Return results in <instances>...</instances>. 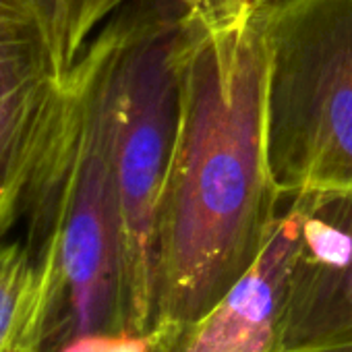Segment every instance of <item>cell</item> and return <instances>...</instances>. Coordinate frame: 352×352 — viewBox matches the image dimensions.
Returning <instances> with one entry per match:
<instances>
[{"mask_svg": "<svg viewBox=\"0 0 352 352\" xmlns=\"http://www.w3.org/2000/svg\"><path fill=\"white\" fill-rule=\"evenodd\" d=\"M67 75L48 32L0 3V239L23 210L34 174L56 135Z\"/></svg>", "mask_w": 352, "mask_h": 352, "instance_id": "obj_5", "label": "cell"}, {"mask_svg": "<svg viewBox=\"0 0 352 352\" xmlns=\"http://www.w3.org/2000/svg\"><path fill=\"white\" fill-rule=\"evenodd\" d=\"M267 141L284 199L352 191V0H274Z\"/></svg>", "mask_w": 352, "mask_h": 352, "instance_id": "obj_3", "label": "cell"}, {"mask_svg": "<svg viewBox=\"0 0 352 352\" xmlns=\"http://www.w3.org/2000/svg\"><path fill=\"white\" fill-rule=\"evenodd\" d=\"M38 284V265L28 243H0V352L17 350Z\"/></svg>", "mask_w": 352, "mask_h": 352, "instance_id": "obj_7", "label": "cell"}, {"mask_svg": "<svg viewBox=\"0 0 352 352\" xmlns=\"http://www.w3.org/2000/svg\"><path fill=\"white\" fill-rule=\"evenodd\" d=\"M0 3H5V5L30 15L32 19H36L52 38L56 58H58V25H60V3L63 0H0Z\"/></svg>", "mask_w": 352, "mask_h": 352, "instance_id": "obj_10", "label": "cell"}, {"mask_svg": "<svg viewBox=\"0 0 352 352\" xmlns=\"http://www.w3.org/2000/svg\"><path fill=\"white\" fill-rule=\"evenodd\" d=\"M170 3H176L185 9H191V7H199V5H208V3H214V0H170Z\"/></svg>", "mask_w": 352, "mask_h": 352, "instance_id": "obj_11", "label": "cell"}, {"mask_svg": "<svg viewBox=\"0 0 352 352\" xmlns=\"http://www.w3.org/2000/svg\"><path fill=\"white\" fill-rule=\"evenodd\" d=\"M298 241L272 352H352V191L288 197Z\"/></svg>", "mask_w": 352, "mask_h": 352, "instance_id": "obj_4", "label": "cell"}, {"mask_svg": "<svg viewBox=\"0 0 352 352\" xmlns=\"http://www.w3.org/2000/svg\"><path fill=\"white\" fill-rule=\"evenodd\" d=\"M183 11L170 0H149L116 15L112 106L124 333H151L155 321L157 224L179 120L174 46Z\"/></svg>", "mask_w": 352, "mask_h": 352, "instance_id": "obj_2", "label": "cell"}, {"mask_svg": "<svg viewBox=\"0 0 352 352\" xmlns=\"http://www.w3.org/2000/svg\"><path fill=\"white\" fill-rule=\"evenodd\" d=\"M298 241V216L286 206L253 265L197 321L157 333L155 352H272L276 319Z\"/></svg>", "mask_w": 352, "mask_h": 352, "instance_id": "obj_6", "label": "cell"}, {"mask_svg": "<svg viewBox=\"0 0 352 352\" xmlns=\"http://www.w3.org/2000/svg\"><path fill=\"white\" fill-rule=\"evenodd\" d=\"M157 333H94L77 338L50 352H155Z\"/></svg>", "mask_w": 352, "mask_h": 352, "instance_id": "obj_9", "label": "cell"}, {"mask_svg": "<svg viewBox=\"0 0 352 352\" xmlns=\"http://www.w3.org/2000/svg\"><path fill=\"white\" fill-rule=\"evenodd\" d=\"M126 0H63L58 25V63L67 75L89 40Z\"/></svg>", "mask_w": 352, "mask_h": 352, "instance_id": "obj_8", "label": "cell"}, {"mask_svg": "<svg viewBox=\"0 0 352 352\" xmlns=\"http://www.w3.org/2000/svg\"><path fill=\"white\" fill-rule=\"evenodd\" d=\"M274 0L185 9L174 46L179 120L164 183L153 331L206 315L253 265L282 210L267 141Z\"/></svg>", "mask_w": 352, "mask_h": 352, "instance_id": "obj_1", "label": "cell"}]
</instances>
